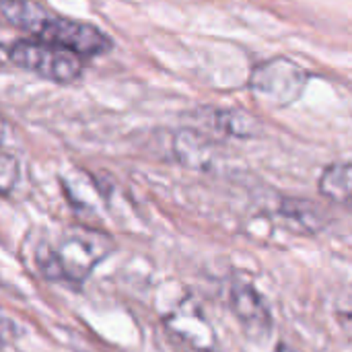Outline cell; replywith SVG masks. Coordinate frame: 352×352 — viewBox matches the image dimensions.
<instances>
[{
	"label": "cell",
	"instance_id": "1",
	"mask_svg": "<svg viewBox=\"0 0 352 352\" xmlns=\"http://www.w3.org/2000/svg\"><path fill=\"white\" fill-rule=\"evenodd\" d=\"M2 16L33 39L78 56H99L111 47L109 37L95 25L58 16L31 0H2Z\"/></svg>",
	"mask_w": 352,
	"mask_h": 352
},
{
	"label": "cell",
	"instance_id": "2",
	"mask_svg": "<svg viewBox=\"0 0 352 352\" xmlns=\"http://www.w3.org/2000/svg\"><path fill=\"white\" fill-rule=\"evenodd\" d=\"M111 241L105 235L93 231H72L62 237L56 250L43 254L45 260H39L43 274L52 280L66 278L80 283L89 272L109 254Z\"/></svg>",
	"mask_w": 352,
	"mask_h": 352
},
{
	"label": "cell",
	"instance_id": "3",
	"mask_svg": "<svg viewBox=\"0 0 352 352\" xmlns=\"http://www.w3.org/2000/svg\"><path fill=\"white\" fill-rule=\"evenodd\" d=\"M8 58L14 66L60 85L74 82L82 72V56L37 39L14 41L8 47Z\"/></svg>",
	"mask_w": 352,
	"mask_h": 352
},
{
	"label": "cell",
	"instance_id": "4",
	"mask_svg": "<svg viewBox=\"0 0 352 352\" xmlns=\"http://www.w3.org/2000/svg\"><path fill=\"white\" fill-rule=\"evenodd\" d=\"M307 72L287 58H274L262 62L252 74V89L260 99L270 101L272 105H289L297 101L307 85Z\"/></svg>",
	"mask_w": 352,
	"mask_h": 352
},
{
	"label": "cell",
	"instance_id": "5",
	"mask_svg": "<svg viewBox=\"0 0 352 352\" xmlns=\"http://www.w3.org/2000/svg\"><path fill=\"white\" fill-rule=\"evenodd\" d=\"M231 311L235 314L237 322L243 326V330L256 338H262L270 332L272 318L270 311L260 297V293L252 285H237L231 289L229 295Z\"/></svg>",
	"mask_w": 352,
	"mask_h": 352
},
{
	"label": "cell",
	"instance_id": "6",
	"mask_svg": "<svg viewBox=\"0 0 352 352\" xmlns=\"http://www.w3.org/2000/svg\"><path fill=\"white\" fill-rule=\"evenodd\" d=\"M320 194L336 204L352 202V163H334L320 177Z\"/></svg>",
	"mask_w": 352,
	"mask_h": 352
},
{
	"label": "cell",
	"instance_id": "7",
	"mask_svg": "<svg viewBox=\"0 0 352 352\" xmlns=\"http://www.w3.org/2000/svg\"><path fill=\"white\" fill-rule=\"evenodd\" d=\"M200 136H190L184 134L175 140V153L179 155L182 161H186L188 165H196L202 167L204 165V155H206V146L202 140H198Z\"/></svg>",
	"mask_w": 352,
	"mask_h": 352
},
{
	"label": "cell",
	"instance_id": "8",
	"mask_svg": "<svg viewBox=\"0 0 352 352\" xmlns=\"http://www.w3.org/2000/svg\"><path fill=\"white\" fill-rule=\"evenodd\" d=\"M256 122L252 118L241 116L239 111H221L219 113V128L233 134V136H252Z\"/></svg>",
	"mask_w": 352,
	"mask_h": 352
},
{
	"label": "cell",
	"instance_id": "9",
	"mask_svg": "<svg viewBox=\"0 0 352 352\" xmlns=\"http://www.w3.org/2000/svg\"><path fill=\"white\" fill-rule=\"evenodd\" d=\"M0 169H2V173H0V186H2V192L8 194V190L12 188V184H14V179H16V161H14L8 153H4V155H2V165H0Z\"/></svg>",
	"mask_w": 352,
	"mask_h": 352
}]
</instances>
